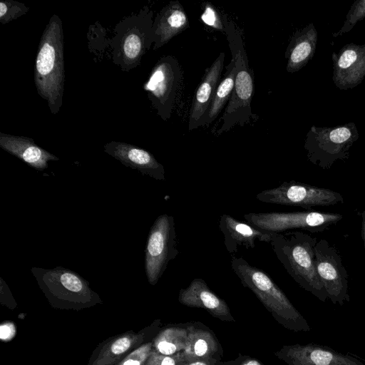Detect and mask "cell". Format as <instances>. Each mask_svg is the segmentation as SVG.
I'll use <instances>...</instances> for the list:
<instances>
[{"label": "cell", "mask_w": 365, "mask_h": 365, "mask_svg": "<svg viewBox=\"0 0 365 365\" xmlns=\"http://www.w3.org/2000/svg\"><path fill=\"white\" fill-rule=\"evenodd\" d=\"M275 355L288 365H365L351 355L313 342L283 346Z\"/></svg>", "instance_id": "obj_14"}, {"label": "cell", "mask_w": 365, "mask_h": 365, "mask_svg": "<svg viewBox=\"0 0 365 365\" xmlns=\"http://www.w3.org/2000/svg\"><path fill=\"white\" fill-rule=\"evenodd\" d=\"M64 79L63 23L58 15L53 14L38 44L34 83L38 95L47 102L54 115L63 104Z\"/></svg>", "instance_id": "obj_1"}, {"label": "cell", "mask_w": 365, "mask_h": 365, "mask_svg": "<svg viewBox=\"0 0 365 365\" xmlns=\"http://www.w3.org/2000/svg\"><path fill=\"white\" fill-rule=\"evenodd\" d=\"M187 339L184 350L180 352L182 359H209L218 349L215 336L200 327H187Z\"/></svg>", "instance_id": "obj_23"}, {"label": "cell", "mask_w": 365, "mask_h": 365, "mask_svg": "<svg viewBox=\"0 0 365 365\" xmlns=\"http://www.w3.org/2000/svg\"><path fill=\"white\" fill-rule=\"evenodd\" d=\"M182 74L177 58L173 56H165L153 66L144 83V90L153 108L165 121L170 118Z\"/></svg>", "instance_id": "obj_10"}, {"label": "cell", "mask_w": 365, "mask_h": 365, "mask_svg": "<svg viewBox=\"0 0 365 365\" xmlns=\"http://www.w3.org/2000/svg\"><path fill=\"white\" fill-rule=\"evenodd\" d=\"M241 365H263L260 361L255 359H249L243 361Z\"/></svg>", "instance_id": "obj_35"}, {"label": "cell", "mask_w": 365, "mask_h": 365, "mask_svg": "<svg viewBox=\"0 0 365 365\" xmlns=\"http://www.w3.org/2000/svg\"><path fill=\"white\" fill-rule=\"evenodd\" d=\"M105 153L123 165L138 170L155 180H165V169L148 151L127 143L110 141L103 146Z\"/></svg>", "instance_id": "obj_16"}, {"label": "cell", "mask_w": 365, "mask_h": 365, "mask_svg": "<svg viewBox=\"0 0 365 365\" xmlns=\"http://www.w3.org/2000/svg\"><path fill=\"white\" fill-rule=\"evenodd\" d=\"M314 250L317 272L327 298L340 306L349 302V274L339 252L323 239L317 242Z\"/></svg>", "instance_id": "obj_12"}, {"label": "cell", "mask_w": 365, "mask_h": 365, "mask_svg": "<svg viewBox=\"0 0 365 365\" xmlns=\"http://www.w3.org/2000/svg\"><path fill=\"white\" fill-rule=\"evenodd\" d=\"M29 8L13 0H2L0 3V22L6 24L27 13Z\"/></svg>", "instance_id": "obj_27"}, {"label": "cell", "mask_w": 365, "mask_h": 365, "mask_svg": "<svg viewBox=\"0 0 365 365\" xmlns=\"http://www.w3.org/2000/svg\"><path fill=\"white\" fill-rule=\"evenodd\" d=\"M201 19L207 25L225 33L222 16H220V14L210 3H206L204 5V12L201 16Z\"/></svg>", "instance_id": "obj_29"}, {"label": "cell", "mask_w": 365, "mask_h": 365, "mask_svg": "<svg viewBox=\"0 0 365 365\" xmlns=\"http://www.w3.org/2000/svg\"><path fill=\"white\" fill-rule=\"evenodd\" d=\"M152 350L151 339L132 351L115 365H145Z\"/></svg>", "instance_id": "obj_28"}, {"label": "cell", "mask_w": 365, "mask_h": 365, "mask_svg": "<svg viewBox=\"0 0 365 365\" xmlns=\"http://www.w3.org/2000/svg\"><path fill=\"white\" fill-rule=\"evenodd\" d=\"M364 18H365V0H356L348 11L343 26L337 32L333 34V36L337 37L349 32Z\"/></svg>", "instance_id": "obj_26"}, {"label": "cell", "mask_w": 365, "mask_h": 365, "mask_svg": "<svg viewBox=\"0 0 365 365\" xmlns=\"http://www.w3.org/2000/svg\"><path fill=\"white\" fill-rule=\"evenodd\" d=\"M243 217L247 223L255 228L274 233L299 230L321 232L343 218L339 213L314 210L247 213Z\"/></svg>", "instance_id": "obj_8"}, {"label": "cell", "mask_w": 365, "mask_h": 365, "mask_svg": "<svg viewBox=\"0 0 365 365\" xmlns=\"http://www.w3.org/2000/svg\"><path fill=\"white\" fill-rule=\"evenodd\" d=\"M1 280V303L9 309H14L17 304L5 282L2 278Z\"/></svg>", "instance_id": "obj_31"}, {"label": "cell", "mask_w": 365, "mask_h": 365, "mask_svg": "<svg viewBox=\"0 0 365 365\" xmlns=\"http://www.w3.org/2000/svg\"><path fill=\"white\" fill-rule=\"evenodd\" d=\"M219 228L224 236V244L230 255L238 252L240 247H255V242L269 243L274 232H264L247 222H240L227 214L219 220Z\"/></svg>", "instance_id": "obj_18"}, {"label": "cell", "mask_w": 365, "mask_h": 365, "mask_svg": "<svg viewBox=\"0 0 365 365\" xmlns=\"http://www.w3.org/2000/svg\"><path fill=\"white\" fill-rule=\"evenodd\" d=\"M153 11L145 6L138 14L119 22L114 30L113 61L123 71L140 63L143 56L154 43Z\"/></svg>", "instance_id": "obj_6"}, {"label": "cell", "mask_w": 365, "mask_h": 365, "mask_svg": "<svg viewBox=\"0 0 365 365\" xmlns=\"http://www.w3.org/2000/svg\"><path fill=\"white\" fill-rule=\"evenodd\" d=\"M187 339V327H167L159 331L153 338V349L162 354L175 355L184 350Z\"/></svg>", "instance_id": "obj_25"}, {"label": "cell", "mask_w": 365, "mask_h": 365, "mask_svg": "<svg viewBox=\"0 0 365 365\" xmlns=\"http://www.w3.org/2000/svg\"><path fill=\"white\" fill-rule=\"evenodd\" d=\"M314 237L301 230L274 233L269 244L288 274L320 301L328 298L316 269Z\"/></svg>", "instance_id": "obj_3"}, {"label": "cell", "mask_w": 365, "mask_h": 365, "mask_svg": "<svg viewBox=\"0 0 365 365\" xmlns=\"http://www.w3.org/2000/svg\"><path fill=\"white\" fill-rule=\"evenodd\" d=\"M178 301L188 307L204 309L212 317L222 321H235L226 302L211 291L201 278L194 279L187 287L181 289Z\"/></svg>", "instance_id": "obj_17"}, {"label": "cell", "mask_w": 365, "mask_h": 365, "mask_svg": "<svg viewBox=\"0 0 365 365\" xmlns=\"http://www.w3.org/2000/svg\"><path fill=\"white\" fill-rule=\"evenodd\" d=\"M231 267L242 284L255 294L280 324L293 331L311 330L307 319L262 269L251 265L242 257L235 256L231 259Z\"/></svg>", "instance_id": "obj_4"}, {"label": "cell", "mask_w": 365, "mask_h": 365, "mask_svg": "<svg viewBox=\"0 0 365 365\" xmlns=\"http://www.w3.org/2000/svg\"><path fill=\"white\" fill-rule=\"evenodd\" d=\"M157 322L137 332L129 330L103 341L92 352L87 365L117 364L132 351L153 339L158 327Z\"/></svg>", "instance_id": "obj_13"}, {"label": "cell", "mask_w": 365, "mask_h": 365, "mask_svg": "<svg viewBox=\"0 0 365 365\" xmlns=\"http://www.w3.org/2000/svg\"><path fill=\"white\" fill-rule=\"evenodd\" d=\"M31 272L53 308L81 310L103 303L88 282L74 271L59 266L53 269L34 267Z\"/></svg>", "instance_id": "obj_5"}, {"label": "cell", "mask_w": 365, "mask_h": 365, "mask_svg": "<svg viewBox=\"0 0 365 365\" xmlns=\"http://www.w3.org/2000/svg\"><path fill=\"white\" fill-rule=\"evenodd\" d=\"M225 58V53L221 52L211 66L205 69L192 98L189 115V131L198 128L201 118L211 103L215 90L221 81Z\"/></svg>", "instance_id": "obj_19"}, {"label": "cell", "mask_w": 365, "mask_h": 365, "mask_svg": "<svg viewBox=\"0 0 365 365\" xmlns=\"http://www.w3.org/2000/svg\"><path fill=\"white\" fill-rule=\"evenodd\" d=\"M317 36V29L312 23L293 34L284 54L287 59V72H297L309 61L315 53Z\"/></svg>", "instance_id": "obj_22"}, {"label": "cell", "mask_w": 365, "mask_h": 365, "mask_svg": "<svg viewBox=\"0 0 365 365\" xmlns=\"http://www.w3.org/2000/svg\"><path fill=\"white\" fill-rule=\"evenodd\" d=\"M256 198L262 202L304 209L344 202L343 196L338 192L295 180L284 182L276 187L263 190L256 195Z\"/></svg>", "instance_id": "obj_11"}, {"label": "cell", "mask_w": 365, "mask_h": 365, "mask_svg": "<svg viewBox=\"0 0 365 365\" xmlns=\"http://www.w3.org/2000/svg\"><path fill=\"white\" fill-rule=\"evenodd\" d=\"M359 134L354 123L331 128L312 126L307 134L304 149L309 161L329 169L338 160H346Z\"/></svg>", "instance_id": "obj_7"}, {"label": "cell", "mask_w": 365, "mask_h": 365, "mask_svg": "<svg viewBox=\"0 0 365 365\" xmlns=\"http://www.w3.org/2000/svg\"><path fill=\"white\" fill-rule=\"evenodd\" d=\"M333 81L341 90L353 88L365 78V43L345 45L337 53H333Z\"/></svg>", "instance_id": "obj_15"}, {"label": "cell", "mask_w": 365, "mask_h": 365, "mask_svg": "<svg viewBox=\"0 0 365 365\" xmlns=\"http://www.w3.org/2000/svg\"><path fill=\"white\" fill-rule=\"evenodd\" d=\"M189 27L187 15L179 1H170L153 20V50L162 47Z\"/></svg>", "instance_id": "obj_20"}, {"label": "cell", "mask_w": 365, "mask_h": 365, "mask_svg": "<svg viewBox=\"0 0 365 365\" xmlns=\"http://www.w3.org/2000/svg\"><path fill=\"white\" fill-rule=\"evenodd\" d=\"M178 365H210L208 359H182Z\"/></svg>", "instance_id": "obj_33"}, {"label": "cell", "mask_w": 365, "mask_h": 365, "mask_svg": "<svg viewBox=\"0 0 365 365\" xmlns=\"http://www.w3.org/2000/svg\"><path fill=\"white\" fill-rule=\"evenodd\" d=\"M173 216L159 215L153 224L145 250V269L148 282L155 285L168 263L179 254Z\"/></svg>", "instance_id": "obj_9"}, {"label": "cell", "mask_w": 365, "mask_h": 365, "mask_svg": "<svg viewBox=\"0 0 365 365\" xmlns=\"http://www.w3.org/2000/svg\"><path fill=\"white\" fill-rule=\"evenodd\" d=\"M235 73V64L234 60L232 59L226 66L225 74L217 87L211 103L201 118L198 128L210 125L228 103L234 88Z\"/></svg>", "instance_id": "obj_24"}, {"label": "cell", "mask_w": 365, "mask_h": 365, "mask_svg": "<svg viewBox=\"0 0 365 365\" xmlns=\"http://www.w3.org/2000/svg\"><path fill=\"white\" fill-rule=\"evenodd\" d=\"M16 332V327L13 322H5L0 326V338L2 341L11 340L15 336Z\"/></svg>", "instance_id": "obj_32"}, {"label": "cell", "mask_w": 365, "mask_h": 365, "mask_svg": "<svg viewBox=\"0 0 365 365\" xmlns=\"http://www.w3.org/2000/svg\"><path fill=\"white\" fill-rule=\"evenodd\" d=\"M0 147L37 170L48 168V162L58 160L53 154L39 147L32 138L0 133Z\"/></svg>", "instance_id": "obj_21"}, {"label": "cell", "mask_w": 365, "mask_h": 365, "mask_svg": "<svg viewBox=\"0 0 365 365\" xmlns=\"http://www.w3.org/2000/svg\"><path fill=\"white\" fill-rule=\"evenodd\" d=\"M361 237L364 242V246L365 250V210H364L361 214Z\"/></svg>", "instance_id": "obj_34"}, {"label": "cell", "mask_w": 365, "mask_h": 365, "mask_svg": "<svg viewBox=\"0 0 365 365\" xmlns=\"http://www.w3.org/2000/svg\"><path fill=\"white\" fill-rule=\"evenodd\" d=\"M181 353L175 355H165L152 350L145 365H178L182 361Z\"/></svg>", "instance_id": "obj_30"}, {"label": "cell", "mask_w": 365, "mask_h": 365, "mask_svg": "<svg viewBox=\"0 0 365 365\" xmlns=\"http://www.w3.org/2000/svg\"><path fill=\"white\" fill-rule=\"evenodd\" d=\"M222 19L236 73L231 97L220 118L222 124L216 131L217 135L229 131L235 125L244 126L251 119H256L251 108L255 92L254 73L249 66L242 31L226 14H222Z\"/></svg>", "instance_id": "obj_2"}]
</instances>
